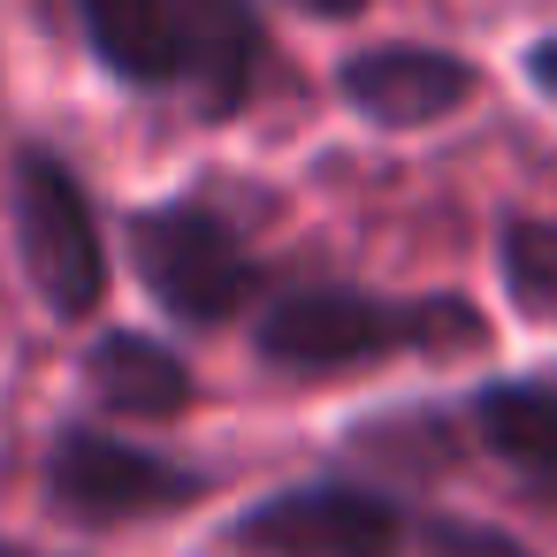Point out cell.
<instances>
[{
	"instance_id": "cell-5",
	"label": "cell",
	"mask_w": 557,
	"mask_h": 557,
	"mask_svg": "<svg viewBox=\"0 0 557 557\" xmlns=\"http://www.w3.org/2000/svg\"><path fill=\"white\" fill-rule=\"evenodd\" d=\"M397 504L367 496V488H344V481H321V488H283L268 504H252L230 542L245 557H389L397 549Z\"/></svg>"
},
{
	"instance_id": "cell-10",
	"label": "cell",
	"mask_w": 557,
	"mask_h": 557,
	"mask_svg": "<svg viewBox=\"0 0 557 557\" xmlns=\"http://www.w3.org/2000/svg\"><path fill=\"white\" fill-rule=\"evenodd\" d=\"M473 420L511 466H527L534 481H557V389L549 382H496L481 389Z\"/></svg>"
},
{
	"instance_id": "cell-11",
	"label": "cell",
	"mask_w": 557,
	"mask_h": 557,
	"mask_svg": "<svg viewBox=\"0 0 557 557\" xmlns=\"http://www.w3.org/2000/svg\"><path fill=\"white\" fill-rule=\"evenodd\" d=\"M504 283L527 313L557 321V222H511L504 230Z\"/></svg>"
},
{
	"instance_id": "cell-9",
	"label": "cell",
	"mask_w": 557,
	"mask_h": 557,
	"mask_svg": "<svg viewBox=\"0 0 557 557\" xmlns=\"http://www.w3.org/2000/svg\"><path fill=\"white\" fill-rule=\"evenodd\" d=\"M92 54L123 85H169L176 77V9L169 0H77Z\"/></svg>"
},
{
	"instance_id": "cell-15",
	"label": "cell",
	"mask_w": 557,
	"mask_h": 557,
	"mask_svg": "<svg viewBox=\"0 0 557 557\" xmlns=\"http://www.w3.org/2000/svg\"><path fill=\"white\" fill-rule=\"evenodd\" d=\"M0 557H39V549H16V542H0Z\"/></svg>"
},
{
	"instance_id": "cell-14",
	"label": "cell",
	"mask_w": 557,
	"mask_h": 557,
	"mask_svg": "<svg viewBox=\"0 0 557 557\" xmlns=\"http://www.w3.org/2000/svg\"><path fill=\"white\" fill-rule=\"evenodd\" d=\"M298 9H306V16H359L367 0H298Z\"/></svg>"
},
{
	"instance_id": "cell-12",
	"label": "cell",
	"mask_w": 557,
	"mask_h": 557,
	"mask_svg": "<svg viewBox=\"0 0 557 557\" xmlns=\"http://www.w3.org/2000/svg\"><path fill=\"white\" fill-rule=\"evenodd\" d=\"M420 549H428V557H534V549H519L511 534L473 527V519H435V527L420 534Z\"/></svg>"
},
{
	"instance_id": "cell-2",
	"label": "cell",
	"mask_w": 557,
	"mask_h": 557,
	"mask_svg": "<svg viewBox=\"0 0 557 557\" xmlns=\"http://www.w3.org/2000/svg\"><path fill=\"white\" fill-rule=\"evenodd\" d=\"M131 260H138L146 290H153L176 321H191V329L230 321V313L260 290L252 252H245L237 230H230L214 207H199V199L146 207V214L131 222Z\"/></svg>"
},
{
	"instance_id": "cell-6",
	"label": "cell",
	"mask_w": 557,
	"mask_h": 557,
	"mask_svg": "<svg viewBox=\"0 0 557 557\" xmlns=\"http://www.w3.org/2000/svg\"><path fill=\"white\" fill-rule=\"evenodd\" d=\"M466 92H473V70L443 47H367L344 62V100L382 131L443 123L450 108H466Z\"/></svg>"
},
{
	"instance_id": "cell-13",
	"label": "cell",
	"mask_w": 557,
	"mask_h": 557,
	"mask_svg": "<svg viewBox=\"0 0 557 557\" xmlns=\"http://www.w3.org/2000/svg\"><path fill=\"white\" fill-rule=\"evenodd\" d=\"M527 77H534V85H542V92L557 100V39H542V47L527 54Z\"/></svg>"
},
{
	"instance_id": "cell-7",
	"label": "cell",
	"mask_w": 557,
	"mask_h": 557,
	"mask_svg": "<svg viewBox=\"0 0 557 557\" xmlns=\"http://www.w3.org/2000/svg\"><path fill=\"white\" fill-rule=\"evenodd\" d=\"M176 9V77L199 92V115H237L260 77L252 0H169Z\"/></svg>"
},
{
	"instance_id": "cell-1",
	"label": "cell",
	"mask_w": 557,
	"mask_h": 557,
	"mask_svg": "<svg viewBox=\"0 0 557 557\" xmlns=\"http://www.w3.org/2000/svg\"><path fill=\"white\" fill-rule=\"evenodd\" d=\"M443 329L473 336V321L450 306H382L367 290H283L260 313V351L290 374H344V367H374L389 351L435 344Z\"/></svg>"
},
{
	"instance_id": "cell-4",
	"label": "cell",
	"mask_w": 557,
	"mask_h": 557,
	"mask_svg": "<svg viewBox=\"0 0 557 557\" xmlns=\"http://www.w3.org/2000/svg\"><path fill=\"white\" fill-rule=\"evenodd\" d=\"M47 488L70 519H146V511L191 504L207 481L138 443H115L108 428H62L47 450Z\"/></svg>"
},
{
	"instance_id": "cell-3",
	"label": "cell",
	"mask_w": 557,
	"mask_h": 557,
	"mask_svg": "<svg viewBox=\"0 0 557 557\" xmlns=\"http://www.w3.org/2000/svg\"><path fill=\"white\" fill-rule=\"evenodd\" d=\"M16 245L39 283V298L70 321H85L108 298V245L85 184L70 176L62 153H24L16 161Z\"/></svg>"
},
{
	"instance_id": "cell-8",
	"label": "cell",
	"mask_w": 557,
	"mask_h": 557,
	"mask_svg": "<svg viewBox=\"0 0 557 557\" xmlns=\"http://www.w3.org/2000/svg\"><path fill=\"white\" fill-rule=\"evenodd\" d=\"M85 382H92V397L108 412H131V420H176L191 405V367L169 344L138 336V329L100 336L92 359H85Z\"/></svg>"
}]
</instances>
